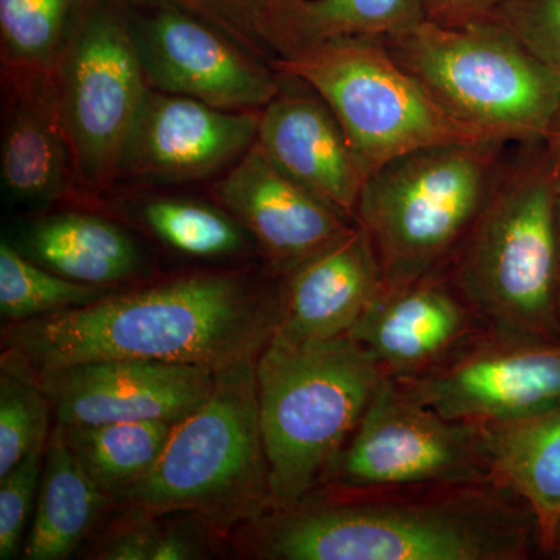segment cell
<instances>
[{
	"label": "cell",
	"instance_id": "6da1fadb",
	"mask_svg": "<svg viewBox=\"0 0 560 560\" xmlns=\"http://www.w3.org/2000/svg\"><path fill=\"white\" fill-rule=\"evenodd\" d=\"M282 316L270 271H201L21 323L5 355L28 371L94 360H151L220 372L259 359Z\"/></svg>",
	"mask_w": 560,
	"mask_h": 560
},
{
	"label": "cell",
	"instance_id": "7a4b0ae2",
	"mask_svg": "<svg viewBox=\"0 0 560 560\" xmlns=\"http://www.w3.org/2000/svg\"><path fill=\"white\" fill-rule=\"evenodd\" d=\"M238 529L242 552L261 560H523L541 552L528 506L497 482L318 488Z\"/></svg>",
	"mask_w": 560,
	"mask_h": 560
},
{
	"label": "cell",
	"instance_id": "3957f363",
	"mask_svg": "<svg viewBox=\"0 0 560 560\" xmlns=\"http://www.w3.org/2000/svg\"><path fill=\"white\" fill-rule=\"evenodd\" d=\"M555 160L512 142L489 200L442 278L495 334L560 340L555 305Z\"/></svg>",
	"mask_w": 560,
	"mask_h": 560
},
{
	"label": "cell",
	"instance_id": "277c9868",
	"mask_svg": "<svg viewBox=\"0 0 560 560\" xmlns=\"http://www.w3.org/2000/svg\"><path fill=\"white\" fill-rule=\"evenodd\" d=\"M256 378L275 510L318 488L383 374L348 335L312 340L275 331L256 361Z\"/></svg>",
	"mask_w": 560,
	"mask_h": 560
},
{
	"label": "cell",
	"instance_id": "5b68a950",
	"mask_svg": "<svg viewBox=\"0 0 560 560\" xmlns=\"http://www.w3.org/2000/svg\"><path fill=\"white\" fill-rule=\"evenodd\" d=\"M256 361L217 372L208 399L173 425L149 474L117 503L153 515L190 514L215 530L271 510Z\"/></svg>",
	"mask_w": 560,
	"mask_h": 560
},
{
	"label": "cell",
	"instance_id": "8992f818",
	"mask_svg": "<svg viewBox=\"0 0 560 560\" xmlns=\"http://www.w3.org/2000/svg\"><path fill=\"white\" fill-rule=\"evenodd\" d=\"M511 143L425 147L371 172L355 223L374 246L383 285L442 276L488 202Z\"/></svg>",
	"mask_w": 560,
	"mask_h": 560
},
{
	"label": "cell",
	"instance_id": "52a82bcc",
	"mask_svg": "<svg viewBox=\"0 0 560 560\" xmlns=\"http://www.w3.org/2000/svg\"><path fill=\"white\" fill-rule=\"evenodd\" d=\"M442 108L471 130L508 142L547 138L560 110V84L499 22L425 21L385 39Z\"/></svg>",
	"mask_w": 560,
	"mask_h": 560
},
{
	"label": "cell",
	"instance_id": "ba28073f",
	"mask_svg": "<svg viewBox=\"0 0 560 560\" xmlns=\"http://www.w3.org/2000/svg\"><path fill=\"white\" fill-rule=\"evenodd\" d=\"M270 65L318 92L370 175L410 151L495 139L471 130L442 108L382 39L329 40L275 58Z\"/></svg>",
	"mask_w": 560,
	"mask_h": 560
},
{
	"label": "cell",
	"instance_id": "9c48e42d",
	"mask_svg": "<svg viewBox=\"0 0 560 560\" xmlns=\"http://www.w3.org/2000/svg\"><path fill=\"white\" fill-rule=\"evenodd\" d=\"M51 79L73 180L92 194L108 190L120 178L150 90L130 7L120 0H80Z\"/></svg>",
	"mask_w": 560,
	"mask_h": 560
},
{
	"label": "cell",
	"instance_id": "30bf717a",
	"mask_svg": "<svg viewBox=\"0 0 560 560\" xmlns=\"http://www.w3.org/2000/svg\"><path fill=\"white\" fill-rule=\"evenodd\" d=\"M482 482H495L486 427L444 418L383 377L318 488L374 492Z\"/></svg>",
	"mask_w": 560,
	"mask_h": 560
},
{
	"label": "cell",
	"instance_id": "8fae6325",
	"mask_svg": "<svg viewBox=\"0 0 560 560\" xmlns=\"http://www.w3.org/2000/svg\"><path fill=\"white\" fill-rule=\"evenodd\" d=\"M393 382L447 419L482 427L517 422L560 405V340L488 329L436 366Z\"/></svg>",
	"mask_w": 560,
	"mask_h": 560
},
{
	"label": "cell",
	"instance_id": "7c38bea8",
	"mask_svg": "<svg viewBox=\"0 0 560 560\" xmlns=\"http://www.w3.org/2000/svg\"><path fill=\"white\" fill-rule=\"evenodd\" d=\"M131 10V9H130ZM147 84L224 110H260L279 92V72L208 22L184 11L131 10Z\"/></svg>",
	"mask_w": 560,
	"mask_h": 560
},
{
	"label": "cell",
	"instance_id": "4fadbf2b",
	"mask_svg": "<svg viewBox=\"0 0 560 560\" xmlns=\"http://www.w3.org/2000/svg\"><path fill=\"white\" fill-rule=\"evenodd\" d=\"M31 372L62 427L178 422L208 399L217 375L209 368L151 360L81 361Z\"/></svg>",
	"mask_w": 560,
	"mask_h": 560
},
{
	"label": "cell",
	"instance_id": "5bb4252c",
	"mask_svg": "<svg viewBox=\"0 0 560 560\" xmlns=\"http://www.w3.org/2000/svg\"><path fill=\"white\" fill-rule=\"evenodd\" d=\"M260 110H224L149 90L132 128L120 178L183 184L232 167L253 147Z\"/></svg>",
	"mask_w": 560,
	"mask_h": 560
},
{
	"label": "cell",
	"instance_id": "9a60e30c",
	"mask_svg": "<svg viewBox=\"0 0 560 560\" xmlns=\"http://www.w3.org/2000/svg\"><path fill=\"white\" fill-rule=\"evenodd\" d=\"M212 195L245 228L279 279L357 226L280 172L257 142L213 184Z\"/></svg>",
	"mask_w": 560,
	"mask_h": 560
},
{
	"label": "cell",
	"instance_id": "2e32d148",
	"mask_svg": "<svg viewBox=\"0 0 560 560\" xmlns=\"http://www.w3.org/2000/svg\"><path fill=\"white\" fill-rule=\"evenodd\" d=\"M279 79L278 94L260 109L256 142L280 172L355 223L366 164L318 92L289 73Z\"/></svg>",
	"mask_w": 560,
	"mask_h": 560
},
{
	"label": "cell",
	"instance_id": "e0dca14e",
	"mask_svg": "<svg viewBox=\"0 0 560 560\" xmlns=\"http://www.w3.org/2000/svg\"><path fill=\"white\" fill-rule=\"evenodd\" d=\"M488 330L442 276L382 285L348 337L390 381L436 366Z\"/></svg>",
	"mask_w": 560,
	"mask_h": 560
},
{
	"label": "cell",
	"instance_id": "ac0fdd59",
	"mask_svg": "<svg viewBox=\"0 0 560 560\" xmlns=\"http://www.w3.org/2000/svg\"><path fill=\"white\" fill-rule=\"evenodd\" d=\"M383 285L381 261L359 224L282 279L279 334L291 338L348 335Z\"/></svg>",
	"mask_w": 560,
	"mask_h": 560
},
{
	"label": "cell",
	"instance_id": "d6986e66",
	"mask_svg": "<svg viewBox=\"0 0 560 560\" xmlns=\"http://www.w3.org/2000/svg\"><path fill=\"white\" fill-rule=\"evenodd\" d=\"M2 77L9 101L2 138L3 189L18 202L57 200L75 180L51 73L3 65Z\"/></svg>",
	"mask_w": 560,
	"mask_h": 560
},
{
	"label": "cell",
	"instance_id": "ffe728a7",
	"mask_svg": "<svg viewBox=\"0 0 560 560\" xmlns=\"http://www.w3.org/2000/svg\"><path fill=\"white\" fill-rule=\"evenodd\" d=\"M427 0H278L264 24L275 58L338 39H389L419 27Z\"/></svg>",
	"mask_w": 560,
	"mask_h": 560
},
{
	"label": "cell",
	"instance_id": "44dd1931",
	"mask_svg": "<svg viewBox=\"0 0 560 560\" xmlns=\"http://www.w3.org/2000/svg\"><path fill=\"white\" fill-rule=\"evenodd\" d=\"M486 430L493 481L528 506L548 555L560 526V405Z\"/></svg>",
	"mask_w": 560,
	"mask_h": 560
},
{
	"label": "cell",
	"instance_id": "7402d4cb",
	"mask_svg": "<svg viewBox=\"0 0 560 560\" xmlns=\"http://www.w3.org/2000/svg\"><path fill=\"white\" fill-rule=\"evenodd\" d=\"M114 503L95 486L55 423L47 441L31 529L22 547L27 560L72 558Z\"/></svg>",
	"mask_w": 560,
	"mask_h": 560
},
{
	"label": "cell",
	"instance_id": "603a6c76",
	"mask_svg": "<svg viewBox=\"0 0 560 560\" xmlns=\"http://www.w3.org/2000/svg\"><path fill=\"white\" fill-rule=\"evenodd\" d=\"M21 253L62 278L106 289L142 268L130 235L90 213H57L39 220L25 232Z\"/></svg>",
	"mask_w": 560,
	"mask_h": 560
},
{
	"label": "cell",
	"instance_id": "cb8c5ba5",
	"mask_svg": "<svg viewBox=\"0 0 560 560\" xmlns=\"http://www.w3.org/2000/svg\"><path fill=\"white\" fill-rule=\"evenodd\" d=\"M176 422L130 420L62 427L66 442L88 477L114 503L154 466Z\"/></svg>",
	"mask_w": 560,
	"mask_h": 560
},
{
	"label": "cell",
	"instance_id": "d4e9b609",
	"mask_svg": "<svg viewBox=\"0 0 560 560\" xmlns=\"http://www.w3.org/2000/svg\"><path fill=\"white\" fill-rule=\"evenodd\" d=\"M140 220L168 248L194 259L235 256L254 243L226 210L198 201L156 198L140 208Z\"/></svg>",
	"mask_w": 560,
	"mask_h": 560
},
{
	"label": "cell",
	"instance_id": "484cf974",
	"mask_svg": "<svg viewBox=\"0 0 560 560\" xmlns=\"http://www.w3.org/2000/svg\"><path fill=\"white\" fill-rule=\"evenodd\" d=\"M110 291L62 278L9 243L0 245V313L10 323L83 307Z\"/></svg>",
	"mask_w": 560,
	"mask_h": 560
},
{
	"label": "cell",
	"instance_id": "4316f807",
	"mask_svg": "<svg viewBox=\"0 0 560 560\" xmlns=\"http://www.w3.org/2000/svg\"><path fill=\"white\" fill-rule=\"evenodd\" d=\"M80 0H0L2 65L54 72Z\"/></svg>",
	"mask_w": 560,
	"mask_h": 560
},
{
	"label": "cell",
	"instance_id": "83f0119b",
	"mask_svg": "<svg viewBox=\"0 0 560 560\" xmlns=\"http://www.w3.org/2000/svg\"><path fill=\"white\" fill-rule=\"evenodd\" d=\"M51 404L27 368L2 353L0 364V478L49 441Z\"/></svg>",
	"mask_w": 560,
	"mask_h": 560
},
{
	"label": "cell",
	"instance_id": "f1b7e54d",
	"mask_svg": "<svg viewBox=\"0 0 560 560\" xmlns=\"http://www.w3.org/2000/svg\"><path fill=\"white\" fill-rule=\"evenodd\" d=\"M136 11H184L224 33L243 50L271 62L265 46L264 22L278 0H120Z\"/></svg>",
	"mask_w": 560,
	"mask_h": 560
},
{
	"label": "cell",
	"instance_id": "f546056e",
	"mask_svg": "<svg viewBox=\"0 0 560 560\" xmlns=\"http://www.w3.org/2000/svg\"><path fill=\"white\" fill-rule=\"evenodd\" d=\"M560 84V0H500L490 11Z\"/></svg>",
	"mask_w": 560,
	"mask_h": 560
},
{
	"label": "cell",
	"instance_id": "4dcf8cb0",
	"mask_svg": "<svg viewBox=\"0 0 560 560\" xmlns=\"http://www.w3.org/2000/svg\"><path fill=\"white\" fill-rule=\"evenodd\" d=\"M47 444L35 448L5 477L0 478V559L16 558L24 547L35 514Z\"/></svg>",
	"mask_w": 560,
	"mask_h": 560
},
{
	"label": "cell",
	"instance_id": "1f68e13d",
	"mask_svg": "<svg viewBox=\"0 0 560 560\" xmlns=\"http://www.w3.org/2000/svg\"><path fill=\"white\" fill-rule=\"evenodd\" d=\"M127 508L119 521L102 534L90 559L98 560H153L160 544L162 528L160 515L150 514L138 508Z\"/></svg>",
	"mask_w": 560,
	"mask_h": 560
},
{
	"label": "cell",
	"instance_id": "d6a6232c",
	"mask_svg": "<svg viewBox=\"0 0 560 560\" xmlns=\"http://www.w3.org/2000/svg\"><path fill=\"white\" fill-rule=\"evenodd\" d=\"M205 537L195 526L164 525L153 560H187L205 558Z\"/></svg>",
	"mask_w": 560,
	"mask_h": 560
},
{
	"label": "cell",
	"instance_id": "836d02e7",
	"mask_svg": "<svg viewBox=\"0 0 560 560\" xmlns=\"http://www.w3.org/2000/svg\"><path fill=\"white\" fill-rule=\"evenodd\" d=\"M499 0H427V18L441 25L486 20Z\"/></svg>",
	"mask_w": 560,
	"mask_h": 560
},
{
	"label": "cell",
	"instance_id": "e575fe53",
	"mask_svg": "<svg viewBox=\"0 0 560 560\" xmlns=\"http://www.w3.org/2000/svg\"><path fill=\"white\" fill-rule=\"evenodd\" d=\"M556 234H558V253H556L555 305L560 330V197L556 202Z\"/></svg>",
	"mask_w": 560,
	"mask_h": 560
},
{
	"label": "cell",
	"instance_id": "d590c367",
	"mask_svg": "<svg viewBox=\"0 0 560 560\" xmlns=\"http://www.w3.org/2000/svg\"><path fill=\"white\" fill-rule=\"evenodd\" d=\"M544 140L545 143H547L548 150H550L552 158L560 160V110L558 116H556L555 121H552L550 132H548L547 138Z\"/></svg>",
	"mask_w": 560,
	"mask_h": 560
},
{
	"label": "cell",
	"instance_id": "8d00e7d4",
	"mask_svg": "<svg viewBox=\"0 0 560 560\" xmlns=\"http://www.w3.org/2000/svg\"><path fill=\"white\" fill-rule=\"evenodd\" d=\"M552 160H555V187L556 191H558V197H560V160H556V158H552Z\"/></svg>",
	"mask_w": 560,
	"mask_h": 560
},
{
	"label": "cell",
	"instance_id": "74e56055",
	"mask_svg": "<svg viewBox=\"0 0 560 560\" xmlns=\"http://www.w3.org/2000/svg\"><path fill=\"white\" fill-rule=\"evenodd\" d=\"M548 555L556 556V558H560V526L558 529V534H556L555 541H552V547Z\"/></svg>",
	"mask_w": 560,
	"mask_h": 560
},
{
	"label": "cell",
	"instance_id": "f35d334b",
	"mask_svg": "<svg viewBox=\"0 0 560 560\" xmlns=\"http://www.w3.org/2000/svg\"><path fill=\"white\" fill-rule=\"evenodd\" d=\"M499 2H500V0H499ZM499 2H497V3H499Z\"/></svg>",
	"mask_w": 560,
	"mask_h": 560
}]
</instances>
